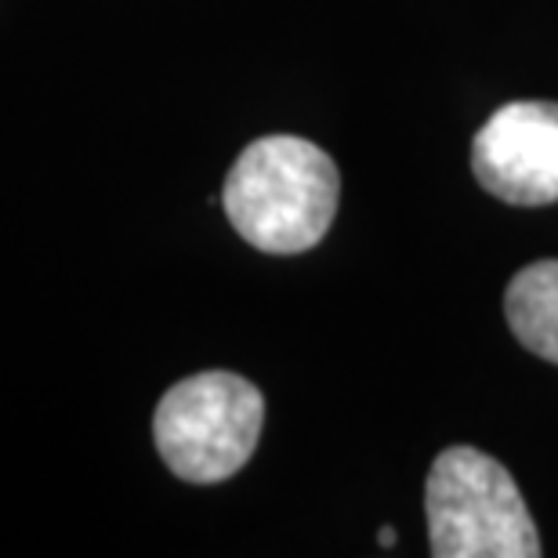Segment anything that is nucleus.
I'll use <instances>...</instances> for the list:
<instances>
[{"mask_svg":"<svg viewBox=\"0 0 558 558\" xmlns=\"http://www.w3.org/2000/svg\"><path fill=\"white\" fill-rule=\"evenodd\" d=\"M341 178L319 145L294 135L251 142L226 178V215L251 247L301 254L327 236Z\"/></svg>","mask_w":558,"mask_h":558,"instance_id":"obj_1","label":"nucleus"},{"mask_svg":"<svg viewBox=\"0 0 558 558\" xmlns=\"http://www.w3.org/2000/svg\"><path fill=\"white\" fill-rule=\"evenodd\" d=\"M435 558H537L541 541L508 468L472 446L435 457L424 489Z\"/></svg>","mask_w":558,"mask_h":558,"instance_id":"obj_2","label":"nucleus"},{"mask_svg":"<svg viewBox=\"0 0 558 558\" xmlns=\"http://www.w3.org/2000/svg\"><path fill=\"white\" fill-rule=\"evenodd\" d=\"M265 421V399L247 377L207 371L185 377L160 399L153 417L156 450L178 478L221 483L251 461Z\"/></svg>","mask_w":558,"mask_h":558,"instance_id":"obj_3","label":"nucleus"},{"mask_svg":"<svg viewBox=\"0 0 558 558\" xmlns=\"http://www.w3.org/2000/svg\"><path fill=\"white\" fill-rule=\"evenodd\" d=\"M472 171L505 204H558V102L500 106L472 142Z\"/></svg>","mask_w":558,"mask_h":558,"instance_id":"obj_4","label":"nucleus"},{"mask_svg":"<svg viewBox=\"0 0 558 558\" xmlns=\"http://www.w3.org/2000/svg\"><path fill=\"white\" fill-rule=\"evenodd\" d=\"M505 312L522 349L558 363V262H537L511 279Z\"/></svg>","mask_w":558,"mask_h":558,"instance_id":"obj_5","label":"nucleus"},{"mask_svg":"<svg viewBox=\"0 0 558 558\" xmlns=\"http://www.w3.org/2000/svg\"><path fill=\"white\" fill-rule=\"evenodd\" d=\"M377 544H381V548H392V544H396V530H392V526H381V530H377Z\"/></svg>","mask_w":558,"mask_h":558,"instance_id":"obj_6","label":"nucleus"}]
</instances>
